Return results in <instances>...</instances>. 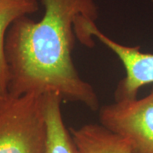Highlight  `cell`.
Returning <instances> with one entry per match:
<instances>
[{"label": "cell", "instance_id": "1", "mask_svg": "<svg viewBox=\"0 0 153 153\" xmlns=\"http://www.w3.org/2000/svg\"><path fill=\"white\" fill-rule=\"evenodd\" d=\"M44 13L39 22L23 16L6 33L4 56L8 93L14 96L55 94L62 100L99 109L94 87L76 71L71 57L76 20L98 17L94 0H41Z\"/></svg>", "mask_w": 153, "mask_h": 153}, {"label": "cell", "instance_id": "2", "mask_svg": "<svg viewBox=\"0 0 153 153\" xmlns=\"http://www.w3.org/2000/svg\"><path fill=\"white\" fill-rule=\"evenodd\" d=\"M44 95L0 94V153H45Z\"/></svg>", "mask_w": 153, "mask_h": 153}, {"label": "cell", "instance_id": "3", "mask_svg": "<svg viewBox=\"0 0 153 153\" xmlns=\"http://www.w3.org/2000/svg\"><path fill=\"white\" fill-rule=\"evenodd\" d=\"M100 124L124 139L131 153H153V88L146 96L100 108Z\"/></svg>", "mask_w": 153, "mask_h": 153}, {"label": "cell", "instance_id": "4", "mask_svg": "<svg viewBox=\"0 0 153 153\" xmlns=\"http://www.w3.org/2000/svg\"><path fill=\"white\" fill-rule=\"evenodd\" d=\"M76 35L82 44H93L92 37L97 38L117 55L124 66L125 76L115 90V101L130 100L137 98L140 88L153 83V54L144 53L139 46L121 44L105 35L95 22L82 18L76 25Z\"/></svg>", "mask_w": 153, "mask_h": 153}, {"label": "cell", "instance_id": "5", "mask_svg": "<svg viewBox=\"0 0 153 153\" xmlns=\"http://www.w3.org/2000/svg\"><path fill=\"white\" fill-rule=\"evenodd\" d=\"M62 100L55 94L44 95V108L46 123V152L80 153L65 125L62 111Z\"/></svg>", "mask_w": 153, "mask_h": 153}, {"label": "cell", "instance_id": "6", "mask_svg": "<svg viewBox=\"0 0 153 153\" xmlns=\"http://www.w3.org/2000/svg\"><path fill=\"white\" fill-rule=\"evenodd\" d=\"M70 131L80 153H131L124 139L101 124H85Z\"/></svg>", "mask_w": 153, "mask_h": 153}, {"label": "cell", "instance_id": "7", "mask_svg": "<svg viewBox=\"0 0 153 153\" xmlns=\"http://www.w3.org/2000/svg\"><path fill=\"white\" fill-rule=\"evenodd\" d=\"M38 0H0V94L8 92V68L4 56L6 33L13 22L36 13Z\"/></svg>", "mask_w": 153, "mask_h": 153}]
</instances>
